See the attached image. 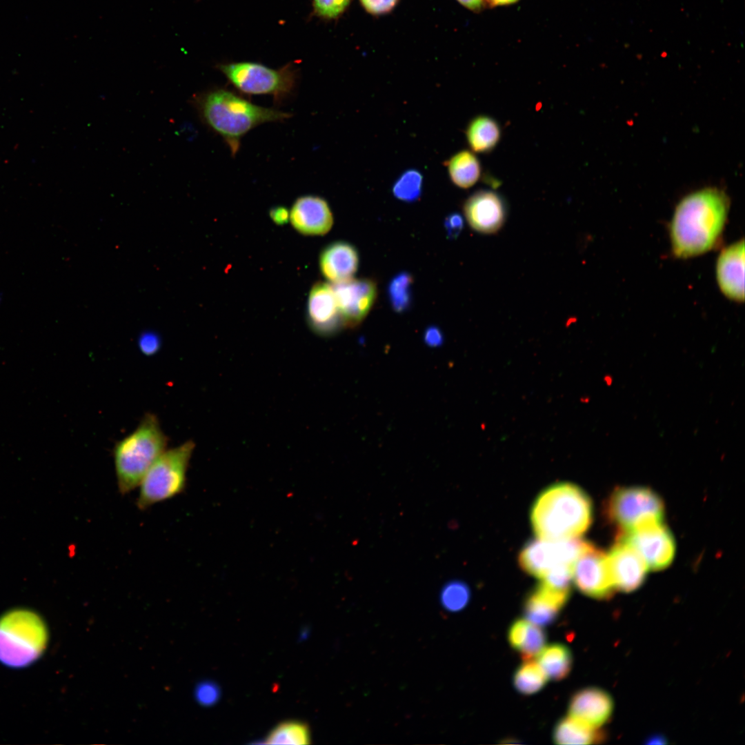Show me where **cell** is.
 <instances>
[{
	"mask_svg": "<svg viewBox=\"0 0 745 745\" xmlns=\"http://www.w3.org/2000/svg\"><path fill=\"white\" fill-rule=\"evenodd\" d=\"M445 165L451 181L458 188H469L480 179L481 166L473 151L460 150L448 159Z\"/></svg>",
	"mask_w": 745,
	"mask_h": 745,
	"instance_id": "cell-22",
	"label": "cell"
},
{
	"mask_svg": "<svg viewBox=\"0 0 745 745\" xmlns=\"http://www.w3.org/2000/svg\"><path fill=\"white\" fill-rule=\"evenodd\" d=\"M359 254L350 243L338 241L326 246L321 252L319 267L323 276L334 284L352 278L359 266Z\"/></svg>",
	"mask_w": 745,
	"mask_h": 745,
	"instance_id": "cell-19",
	"label": "cell"
},
{
	"mask_svg": "<svg viewBox=\"0 0 745 745\" xmlns=\"http://www.w3.org/2000/svg\"><path fill=\"white\" fill-rule=\"evenodd\" d=\"M413 276L408 272H401L394 276L388 284L387 294L392 308L401 313L407 310L412 302Z\"/></svg>",
	"mask_w": 745,
	"mask_h": 745,
	"instance_id": "cell-26",
	"label": "cell"
},
{
	"mask_svg": "<svg viewBox=\"0 0 745 745\" xmlns=\"http://www.w3.org/2000/svg\"><path fill=\"white\" fill-rule=\"evenodd\" d=\"M192 103L204 123L223 139L232 157L238 152L243 137L252 129L292 117L289 112L254 104L222 88L194 96Z\"/></svg>",
	"mask_w": 745,
	"mask_h": 745,
	"instance_id": "cell-2",
	"label": "cell"
},
{
	"mask_svg": "<svg viewBox=\"0 0 745 745\" xmlns=\"http://www.w3.org/2000/svg\"><path fill=\"white\" fill-rule=\"evenodd\" d=\"M553 739L557 744H590L600 740L602 735L597 728L568 717L557 722Z\"/></svg>",
	"mask_w": 745,
	"mask_h": 745,
	"instance_id": "cell-24",
	"label": "cell"
},
{
	"mask_svg": "<svg viewBox=\"0 0 745 745\" xmlns=\"http://www.w3.org/2000/svg\"><path fill=\"white\" fill-rule=\"evenodd\" d=\"M464 213L470 227L477 232L493 234L504 225L507 206L501 195L490 190H479L464 201Z\"/></svg>",
	"mask_w": 745,
	"mask_h": 745,
	"instance_id": "cell-14",
	"label": "cell"
},
{
	"mask_svg": "<svg viewBox=\"0 0 745 745\" xmlns=\"http://www.w3.org/2000/svg\"><path fill=\"white\" fill-rule=\"evenodd\" d=\"M270 217L275 223L283 225L289 220L290 212L284 206H277L270 209Z\"/></svg>",
	"mask_w": 745,
	"mask_h": 745,
	"instance_id": "cell-38",
	"label": "cell"
},
{
	"mask_svg": "<svg viewBox=\"0 0 745 745\" xmlns=\"http://www.w3.org/2000/svg\"><path fill=\"white\" fill-rule=\"evenodd\" d=\"M294 228L305 235H323L331 229L333 215L328 202L316 195L297 198L290 211Z\"/></svg>",
	"mask_w": 745,
	"mask_h": 745,
	"instance_id": "cell-16",
	"label": "cell"
},
{
	"mask_svg": "<svg viewBox=\"0 0 745 745\" xmlns=\"http://www.w3.org/2000/svg\"><path fill=\"white\" fill-rule=\"evenodd\" d=\"M307 318L312 330L321 336L334 335L344 326L332 286L326 282L313 285L308 299Z\"/></svg>",
	"mask_w": 745,
	"mask_h": 745,
	"instance_id": "cell-15",
	"label": "cell"
},
{
	"mask_svg": "<svg viewBox=\"0 0 745 745\" xmlns=\"http://www.w3.org/2000/svg\"><path fill=\"white\" fill-rule=\"evenodd\" d=\"M470 593L468 586L463 582L454 580L447 583L441 592L442 606L450 612H458L468 604Z\"/></svg>",
	"mask_w": 745,
	"mask_h": 745,
	"instance_id": "cell-29",
	"label": "cell"
},
{
	"mask_svg": "<svg viewBox=\"0 0 745 745\" xmlns=\"http://www.w3.org/2000/svg\"><path fill=\"white\" fill-rule=\"evenodd\" d=\"M492 6H505L514 3L519 0H488Z\"/></svg>",
	"mask_w": 745,
	"mask_h": 745,
	"instance_id": "cell-40",
	"label": "cell"
},
{
	"mask_svg": "<svg viewBox=\"0 0 745 745\" xmlns=\"http://www.w3.org/2000/svg\"><path fill=\"white\" fill-rule=\"evenodd\" d=\"M587 542L575 538L553 541L537 539L526 543L519 555V564L526 573L541 579L553 568L573 565Z\"/></svg>",
	"mask_w": 745,
	"mask_h": 745,
	"instance_id": "cell-9",
	"label": "cell"
},
{
	"mask_svg": "<svg viewBox=\"0 0 745 745\" xmlns=\"http://www.w3.org/2000/svg\"><path fill=\"white\" fill-rule=\"evenodd\" d=\"M462 6L471 10H478L482 5L484 0H457Z\"/></svg>",
	"mask_w": 745,
	"mask_h": 745,
	"instance_id": "cell-39",
	"label": "cell"
},
{
	"mask_svg": "<svg viewBox=\"0 0 745 745\" xmlns=\"http://www.w3.org/2000/svg\"><path fill=\"white\" fill-rule=\"evenodd\" d=\"M310 735L308 726L298 722H283L274 728L266 739L269 744H308Z\"/></svg>",
	"mask_w": 745,
	"mask_h": 745,
	"instance_id": "cell-27",
	"label": "cell"
},
{
	"mask_svg": "<svg viewBox=\"0 0 745 745\" xmlns=\"http://www.w3.org/2000/svg\"><path fill=\"white\" fill-rule=\"evenodd\" d=\"M344 326H358L368 315L377 295V284L368 278L350 279L332 285Z\"/></svg>",
	"mask_w": 745,
	"mask_h": 745,
	"instance_id": "cell-12",
	"label": "cell"
},
{
	"mask_svg": "<svg viewBox=\"0 0 745 745\" xmlns=\"http://www.w3.org/2000/svg\"><path fill=\"white\" fill-rule=\"evenodd\" d=\"M573 581L585 595L606 599L615 590L610 575L607 553L592 543L586 542L573 566Z\"/></svg>",
	"mask_w": 745,
	"mask_h": 745,
	"instance_id": "cell-10",
	"label": "cell"
},
{
	"mask_svg": "<svg viewBox=\"0 0 745 745\" xmlns=\"http://www.w3.org/2000/svg\"><path fill=\"white\" fill-rule=\"evenodd\" d=\"M216 68L241 92L271 95L277 103L292 95L298 80V69L292 63L277 69L252 61L219 63Z\"/></svg>",
	"mask_w": 745,
	"mask_h": 745,
	"instance_id": "cell-7",
	"label": "cell"
},
{
	"mask_svg": "<svg viewBox=\"0 0 745 745\" xmlns=\"http://www.w3.org/2000/svg\"><path fill=\"white\" fill-rule=\"evenodd\" d=\"M424 339L425 343L431 347H437L444 341V336L441 330L435 326H430L424 332Z\"/></svg>",
	"mask_w": 745,
	"mask_h": 745,
	"instance_id": "cell-37",
	"label": "cell"
},
{
	"mask_svg": "<svg viewBox=\"0 0 745 745\" xmlns=\"http://www.w3.org/2000/svg\"><path fill=\"white\" fill-rule=\"evenodd\" d=\"M546 635L542 626L530 622L522 648L519 650L524 660L533 659L545 646Z\"/></svg>",
	"mask_w": 745,
	"mask_h": 745,
	"instance_id": "cell-30",
	"label": "cell"
},
{
	"mask_svg": "<svg viewBox=\"0 0 745 745\" xmlns=\"http://www.w3.org/2000/svg\"><path fill=\"white\" fill-rule=\"evenodd\" d=\"M537 657V662L548 679L562 680L568 675L572 668L571 652L564 644L555 643L544 646Z\"/></svg>",
	"mask_w": 745,
	"mask_h": 745,
	"instance_id": "cell-23",
	"label": "cell"
},
{
	"mask_svg": "<svg viewBox=\"0 0 745 745\" xmlns=\"http://www.w3.org/2000/svg\"><path fill=\"white\" fill-rule=\"evenodd\" d=\"M570 594L540 582L525 600V619L542 627L552 624L568 602Z\"/></svg>",
	"mask_w": 745,
	"mask_h": 745,
	"instance_id": "cell-20",
	"label": "cell"
},
{
	"mask_svg": "<svg viewBox=\"0 0 745 745\" xmlns=\"http://www.w3.org/2000/svg\"><path fill=\"white\" fill-rule=\"evenodd\" d=\"M593 520V504L584 490L570 482L546 488L535 499L530 522L537 537L560 541L579 538Z\"/></svg>",
	"mask_w": 745,
	"mask_h": 745,
	"instance_id": "cell-3",
	"label": "cell"
},
{
	"mask_svg": "<svg viewBox=\"0 0 745 745\" xmlns=\"http://www.w3.org/2000/svg\"><path fill=\"white\" fill-rule=\"evenodd\" d=\"M423 175L415 169H408L402 172L392 187L393 195L398 199L412 203L418 200L421 195Z\"/></svg>",
	"mask_w": 745,
	"mask_h": 745,
	"instance_id": "cell-28",
	"label": "cell"
},
{
	"mask_svg": "<svg viewBox=\"0 0 745 745\" xmlns=\"http://www.w3.org/2000/svg\"><path fill=\"white\" fill-rule=\"evenodd\" d=\"M619 537L635 548L648 570H663L673 562L675 542L672 533L663 522L621 534Z\"/></svg>",
	"mask_w": 745,
	"mask_h": 745,
	"instance_id": "cell-11",
	"label": "cell"
},
{
	"mask_svg": "<svg viewBox=\"0 0 745 745\" xmlns=\"http://www.w3.org/2000/svg\"><path fill=\"white\" fill-rule=\"evenodd\" d=\"M613 702L604 691L588 687L576 692L568 705L569 717L589 726L598 728L611 716Z\"/></svg>",
	"mask_w": 745,
	"mask_h": 745,
	"instance_id": "cell-18",
	"label": "cell"
},
{
	"mask_svg": "<svg viewBox=\"0 0 745 745\" xmlns=\"http://www.w3.org/2000/svg\"><path fill=\"white\" fill-rule=\"evenodd\" d=\"M664 504L658 494L644 486L617 487L604 506L608 521L619 535L663 522Z\"/></svg>",
	"mask_w": 745,
	"mask_h": 745,
	"instance_id": "cell-8",
	"label": "cell"
},
{
	"mask_svg": "<svg viewBox=\"0 0 745 745\" xmlns=\"http://www.w3.org/2000/svg\"><path fill=\"white\" fill-rule=\"evenodd\" d=\"M197 700L202 705L211 706L216 703L220 696L219 688L211 682L199 684L195 691Z\"/></svg>",
	"mask_w": 745,
	"mask_h": 745,
	"instance_id": "cell-33",
	"label": "cell"
},
{
	"mask_svg": "<svg viewBox=\"0 0 745 745\" xmlns=\"http://www.w3.org/2000/svg\"><path fill=\"white\" fill-rule=\"evenodd\" d=\"M48 632L43 619L32 610L15 608L0 617V662L25 668L45 650Z\"/></svg>",
	"mask_w": 745,
	"mask_h": 745,
	"instance_id": "cell-5",
	"label": "cell"
},
{
	"mask_svg": "<svg viewBox=\"0 0 745 745\" xmlns=\"http://www.w3.org/2000/svg\"><path fill=\"white\" fill-rule=\"evenodd\" d=\"M610 575L615 590L630 593L643 584L648 570L644 559L622 537L607 553Z\"/></svg>",
	"mask_w": 745,
	"mask_h": 745,
	"instance_id": "cell-13",
	"label": "cell"
},
{
	"mask_svg": "<svg viewBox=\"0 0 745 745\" xmlns=\"http://www.w3.org/2000/svg\"><path fill=\"white\" fill-rule=\"evenodd\" d=\"M139 347L143 353L151 355L156 352L160 347V338L154 332H143L139 338Z\"/></svg>",
	"mask_w": 745,
	"mask_h": 745,
	"instance_id": "cell-35",
	"label": "cell"
},
{
	"mask_svg": "<svg viewBox=\"0 0 745 745\" xmlns=\"http://www.w3.org/2000/svg\"><path fill=\"white\" fill-rule=\"evenodd\" d=\"M167 444L159 419L152 413L146 414L131 433L116 443L113 458L120 493L127 494L139 486Z\"/></svg>",
	"mask_w": 745,
	"mask_h": 745,
	"instance_id": "cell-4",
	"label": "cell"
},
{
	"mask_svg": "<svg viewBox=\"0 0 745 745\" xmlns=\"http://www.w3.org/2000/svg\"><path fill=\"white\" fill-rule=\"evenodd\" d=\"M728 208V197L717 188H704L683 198L670 225L673 254L688 258L713 248L724 228Z\"/></svg>",
	"mask_w": 745,
	"mask_h": 745,
	"instance_id": "cell-1",
	"label": "cell"
},
{
	"mask_svg": "<svg viewBox=\"0 0 745 745\" xmlns=\"http://www.w3.org/2000/svg\"><path fill=\"white\" fill-rule=\"evenodd\" d=\"M530 622L526 619H518L510 625L508 632V639L513 649L520 650L526 635Z\"/></svg>",
	"mask_w": 745,
	"mask_h": 745,
	"instance_id": "cell-32",
	"label": "cell"
},
{
	"mask_svg": "<svg viewBox=\"0 0 745 745\" xmlns=\"http://www.w3.org/2000/svg\"><path fill=\"white\" fill-rule=\"evenodd\" d=\"M195 444L186 441L166 449L148 470L139 484L137 500L139 509L148 508L181 493L186 483V473Z\"/></svg>",
	"mask_w": 745,
	"mask_h": 745,
	"instance_id": "cell-6",
	"label": "cell"
},
{
	"mask_svg": "<svg viewBox=\"0 0 745 745\" xmlns=\"http://www.w3.org/2000/svg\"><path fill=\"white\" fill-rule=\"evenodd\" d=\"M364 9L372 14H382L391 11L399 0H359Z\"/></svg>",
	"mask_w": 745,
	"mask_h": 745,
	"instance_id": "cell-34",
	"label": "cell"
},
{
	"mask_svg": "<svg viewBox=\"0 0 745 745\" xmlns=\"http://www.w3.org/2000/svg\"><path fill=\"white\" fill-rule=\"evenodd\" d=\"M548 679L539 664L529 659L524 660L516 670L513 684L520 693L532 695L542 689Z\"/></svg>",
	"mask_w": 745,
	"mask_h": 745,
	"instance_id": "cell-25",
	"label": "cell"
},
{
	"mask_svg": "<svg viewBox=\"0 0 745 745\" xmlns=\"http://www.w3.org/2000/svg\"><path fill=\"white\" fill-rule=\"evenodd\" d=\"M744 242L739 241L722 250L716 264V277L719 288L728 298L743 301L744 299Z\"/></svg>",
	"mask_w": 745,
	"mask_h": 745,
	"instance_id": "cell-17",
	"label": "cell"
},
{
	"mask_svg": "<svg viewBox=\"0 0 745 745\" xmlns=\"http://www.w3.org/2000/svg\"><path fill=\"white\" fill-rule=\"evenodd\" d=\"M444 227L447 237L450 239H456L464 228L462 216L457 212L448 215L444 220Z\"/></svg>",
	"mask_w": 745,
	"mask_h": 745,
	"instance_id": "cell-36",
	"label": "cell"
},
{
	"mask_svg": "<svg viewBox=\"0 0 745 745\" xmlns=\"http://www.w3.org/2000/svg\"><path fill=\"white\" fill-rule=\"evenodd\" d=\"M350 0H312V11L315 16L324 19H334L347 8Z\"/></svg>",
	"mask_w": 745,
	"mask_h": 745,
	"instance_id": "cell-31",
	"label": "cell"
},
{
	"mask_svg": "<svg viewBox=\"0 0 745 745\" xmlns=\"http://www.w3.org/2000/svg\"><path fill=\"white\" fill-rule=\"evenodd\" d=\"M501 128L493 117L480 115L473 117L466 129V137L471 151L476 153H489L499 143Z\"/></svg>",
	"mask_w": 745,
	"mask_h": 745,
	"instance_id": "cell-21",
	"label": "cell"
}]
</instances>
